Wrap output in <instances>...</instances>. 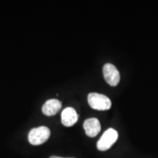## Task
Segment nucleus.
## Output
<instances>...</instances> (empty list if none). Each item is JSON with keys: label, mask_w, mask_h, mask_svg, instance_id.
<instances>
[{"label": "nucleus", "mask_w": 158, "mask_h": 158, "mask_svg": "<svg viewBox=\"0 0 158 158\" xmlns=\"http://www.w3.org/2000/svg\"><path fill=\"white\" fill-rule=\"evenodd\" d=\"M105 81L110 86H116L120 81V74L117 68L114 64L107 63L103 66L102 69Z\"/></svg>", "instance_id": "20e7f679"}, {"label": "nucleus", "mask_w": 158, "mask_h": 158, "mask_svg": "<svg viewBox=\"0 0 158 158\" xmlns=\"http://www.w3.org/2000/svg\"><path fill=\"white\" fill-rule=\"evenodd\" d=\"M62 102L56 99H51L47 100L43 106L42 111L45 116H54L60 110Z\"/></svg>", "instance_id": "0eeeda50"}, {"label": "nucleus", "mask_w": 158, "mask_h": 158, "mask_svg": "<svg viewBox=\"0 0 158 158\" xmlns=\"http://www.w3.org/2000/svg\"><path fill=\"white\" fill-rule=\"evenodd\" d=\"M50 135L51 131L48 127L45 126H40L30 130L28 135V140L31 145H41L48 141Z\"/></svg>", "instance_id": "f03ea898"}, {"label": "nucleus", "mask_w": 158, "mask_h": 158, "mask_svg": "<svg viewBox=\"0 0 158 158\" xmlns=\"http://www.w3.org/2000/svg\"><path fill=\"white\" fill-rule=\"evenodd\" d=\"M49 158H66V157H59V156H51ZM70 158H74V157H70Z\"/></svg>", "instance_id": "6e6552de"}, {"label": "nucleus", "mask_w": 158, "mask_h": 158, "mask_svg": "<svg viewBox=\"0 0 158 158\" xmlns=\"http://www.w3.org/2000/svg\"><path fill=\"white\" fill-rule=\"evenodd\" d=\"M62 123L65 127H72L78 122V115L73 108L68 107L62 112Z\"/></svg>", "instance_id": "423d86ee"}, {"label": "nucleus", "mask_w": 158, "mask_h": 158, "mask_svg": "<svg viewBox=\"0 0 158 158\" xmlns=\"http://www.w3.org/2000/svg\"><path fill=\"white\" fill-rule=\"evenodd\" d=\"M89 105L93 109L98 110H107L111 107V101L107 96L104 94L92 92L87 98Z\"/></svg>", "instance_id": "f257e3e1"}, {"label": "nucleus", "mask_w": 158, "mask_h": 158, "mask_svg": "<svg viewBox=\"0 0 158 158\" xmlns=\"http://www.w3.org/2000/svg\"><path fill=\"white\" fill-rule=\"evenodd\" d=\"M118 132L114 128H109L102 134L101 138L98 141L97 147L100 151H107L118 140Z\"/></svg>", "instance_id": "7ed1b4c3"}, {"label": "nucleus", "mask_w": 158, "mask_h": 158, "mask_svg": "<svg viewBox=\"0 0 158 158\" xmlns=\"http://www.w3.org/2000/svg\"><path fill=\"white\" fill-rule=\"evenodd\" d=\"M85 133L89 137L94 138L99 134L101 130V125L98 118H90L85 120L84 123Z\"/></svg>", "instance_id": "39448f33"}]
</instances>
